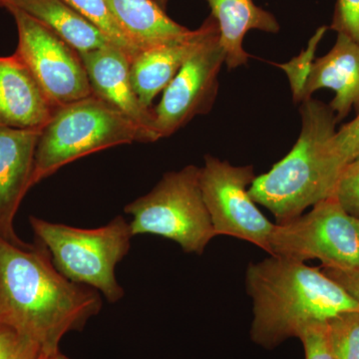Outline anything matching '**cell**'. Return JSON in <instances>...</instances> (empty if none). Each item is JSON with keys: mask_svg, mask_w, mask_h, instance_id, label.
I'll list each match as a JSON object with an SVG mask.
<instances>
[{"mask_svg": "<svg viewBox=\"0 0 359 359\" xmlns=\"http://www.w3.org/2000/svg\"><path fill=\"white\" fill-rule=\"evenodd\" d=\"M101 309L100 292L65 278L39 241L18 247L0 238V321L45 358L60 353L63 337L82 330Z\"/></svg>", "mask_w": 359, "mask_h": 359, "instance_id": "6da1fadb", "label": "cell"}, {"mask_svg": "<svg viewBox=\"0 0 359 359\" xmlns=\"http://www.w3.org/2000/svg\"><path fill=\"white\" fill-rule=\"evenodd\" d=\"M245 287L254 304L250 337L266 348L299 337L309 323L359 311L358 302L320 268L285 257L250 264Z\"/></svg>", "mask_w": 359, "mask_h": 359, "instance_id": "7a4b0ae2", "label": "cell"}, {"mask_svg": "<svg viewBox=\"0 0 359 359\" xmlns=\"http://www.w3.org/2000/svg\"><path fill=\"white\" fill-rule=\"evenodd\" d=\"M299 111L302 131L294 148L249 188L250 197L268 209L276 224L287 223L334 197L346 167L332 147L337 120L330 105L309 98Z\"/></svg>", "mask_w": 359, "mask_h": 359, "instance_id": "3957f363", "label": "cell"}, {"mask_svg": "<svg viewBox=\"0 0 359 359\" xmlns=\"http://www.w3.org/2000/svg\"><path fill=\"white\" fill-rule=\"evenodd\" d=\"M135 142L154 140L128 117L96 96L59 107L40 133L32 187L85 156Z\"/></svg>", "mask_w": 359, "mask_h": 359, "instance_id": "277c9868", "label": "cell"}, {"mask_svg": "<svg viewBox=\"0 0 359 359\" xmlns=\"http://www.w3.org/2000/svg\"><path fill=\"white\" fill-rule=\"evenodd\" d=\"M29 222L37 241L65 278L96 290L110 304L124 297L115 275L116 266L128 255L133 238L124 217L117 216L96 229L75 228L34 216Z\"/></svg>", "mask_w": 359, "mask_h": 359, "instance_id": "5b68a950", "label": "cell"}, {"mask_svg": "<svg viewBox=\"0 0 359 359\" xmlns=\"http://www.w3.org/2000/svg\"><path fill=\"white\" fill-rule=\"evenodd\" d=\"M133 237L160 236L184 252L201 256L217 237L200 186V168L189 165L165 174L153 190L124 209Z\"/></svg>", "mask_w": 359, "mask_h": 359, "instance_id": "8992f818", "label": "cell"}, {"mask_svg": "<svg viewBox=\"0 0 359 359\" xmlns=\"http://www.w3.org/2000/svg\"><path fill=\"white\" fill-rule=\"evenodd\" d=\"M269 254L304 263L320 259L323 266L359 268V219L334 197L321 201L308 214L276 224Z\"/></svg>", "mask_w": 359, "mask_h": 359, "instance_id": "52a82bcc", "label": "cell"}, {"mask_svg": "<svg viewBox=\"0 0 359 359\" xmlns=\"http://www.w3.org/2000/svg\"><path fill=\"white\" fill-rule=\"evenodd\" d=\"M6 9L18 26L16 55L56 108L93 95L83 61L74 48L18 7Z\"/></svg>", "mask_w": 359, "mask_h": 359, "instance_id": "ba28073f", "label": "cell"}, {"mask_svg": "<svg viewBox=\"0 0 359 359\" xmlns=\"http://www.w3.org/2000/svg\"><path fill=\"white\" fill-rule=\"evenodd\" d=\"M256 176L252 166H233L207 155L200 168V186L217 236L247 241L269 252L276 224L259 211L249 195Z\"/></svg>", "mask_w": 359, "mask_h": 359, "instance_id": "9c48e42d", "label": "cell"}, {"mask_svg": "<svg viewBox=\"0 0 359 359\" xmlns=\"http://www.w3.org/2000/svg\"><path fill=\"white\" fill-rule=\"evenodd\" d=\"M226 60L219 34L193 54L163 91L153 108L154 128L160 139L176 133L196 116L211 111L219 90V73Z\"/></svg>", "mask_w": 359, "mask_h": 359, "instance_id": "30bf717a", "label": "cell"}, {"mask_svg": "<svg viewBox=\"0 0 359 359\" xmlns=\"http://www.w3.org/2000/svg\"><path fill=\"white\" fill-rule=\"evenodd\" d=\"M42 129H16L0 124V238L18 245L16 215L26 193L32 188L35 152Z\"/></svg>", "mask_w": 359, "mask_h": 359, "instance_id": "8fae6325", "label": "cell"}, {"mask_svg": "<svg viewBox=\"0 0 359 359\" xmlns=\"http://www.w3.org/2000/svg\"><path fill=\"white\" fill-rule=\"evenodd\" d=\"M93 95L128 117L135 124L160 140L154 128L153 108L141 102L131 80V59L115 45L80 54Z\"/></svg>", "mask_w": 359, "mask_h": 359, "instance_id": "7c38bea8", "label": "cell"}, {"mask_svg": "<svg viewBox=\"0 0 359 359\" xmlns=\"http://www.w3.org/2000/svg\"><path fill=\"white\" fill-rule=\"evenodd\" d=\"M219 34L212 16L196 30L142 50L131 62V80L141 102L148 108L160 92L164 91L187 60Z\"/></svg>", "mask_w": 359, "mask_h": 359, "instance_id": "4fadbf2b", "label": "cell"}, {"mask_svg": "<svg viewBox=\"0 0 359 359\" xmlns=\"http://www.w3.org/2000/svg\"><path fill=\"white\" fill-rule=\"evenodd\" d=\"M57 109L15 53L0 57V124L43 129Z\"/></svg>", "mask_w": 359, "mask_h": 359, "instance_id": "5bb4252c", "label": "cell"}, {"mask_svg": "<svg viewBox=\"0 0 359 359\" xmlns=\"http://www.w3.org/2000/svg\"><path fill=\"white\" fill-rule=\"evenodd\" d=\"M334 90L330 107L337 120L344 119L353 108L359 112V44L339 33L332 50L314 61L304 86L302 102L320 89Z\"/></svg>", "mask_w": 359, "mask_h": 359, "instance_id": "9a60e30c", "label": "cell"}, {"mask_svg": "<svg viewBox=\"0 0 359 359\" xmlns=\"http://www.w3.org/2000/svg\"><path fill=\"white\" fill-rule=\"evenodd\" d=\"M212 16L218 23L219 43L226 54L229 69L247 65L249 53L243 41L250 30L278 33L280 27L273 14L257 6L252 0H207Z\"/></svg>", "mask_w": 359, "mask_h": 359, "instance_id": "2e32d148", "label": "cell"}, {"mask_svg": "<svg viewBox=\"0 0 359 359\" xmlns=\"http://www.w3.org/2000/svg\"><path fill=\"white\" fill-rule=\"evenodd\" d=\"M29 14L79 54L114 45L91 21L63 0H13L8 6Z\"/></svg>", "mask_w": 359, "mask_h": 359, "instance_id": "e0dca14e", "label": "cell"}, {"mask_svg": "<svg viewBox=\"0 0 359 359\" xmlns=\"http://www.w3.org/2000/svg\"><path fill=\"white\" fill-rule=\"evenodd\" d=\"M106 2L118 25L140 52L182 36L190 30L171 20L154 0Z\"/></svg>", "mask_w": 359, "mask_h": 359, "instance_id": "ac0fdd59", "label": "cell"}, {"mask_svg": "<svg viewBox=\"0 0 359 359\" xmlns=\"http://www.w3.org/2000/svg\"><path fill=\"white\" fill-rule=\"evenodd\" d=\"M68 6L91 21L118 48L121 49L131 61L140 53L131 40L121 29L111 13L106 0H63Z\"/></svg>", "mask_w": 359, "mask_h": 359, "instance_id": "d6986e66", "label": "cell"}, {"mask_svg": "<svg viewBox=\"0 0 359 359\" xmlns=\"http://www.w3.org/2000/svg\"><path fill=\"white\" fill-rule=\"evenodd\" d=\"M334 359H359V311L327 321Z\"/></svg>", "mask_w": 359, "mask_h": 359, "instance_id": "ffe728a7", "label": "cell"}, {"mask_svg": "<svg viewBox=\"0 0 359 359\" xmlns=\"http://www.w3.org/2000/svg\"><path fill=\"white\" fill-rule=\"evenodd\" d=\"M327 30V26H321L309 40L306 49L302 50L299 56L292 58L289 62L276 65L287 74L295 103L302 102L304 86L313 67L316 48Z\"/></svg>", "mask_w": 359, "mask_h": 359, "instance_id": "44dd1931", "label": "cell"}, {"mask_svg": "<svg viewBox=\"0 0 359 359\" xmlns=\"http://www.w3.org/2000/svg\"><path fill=\"white\" fill-rule=\"evenodd\" d=\"M45 358L32 340L15 328L0 321V359H40Z\"/></svg>", "mask_w": 359, "mask_h": 359, "instance_id": "7402d4cb", "label": "cell"}, {"mask_svg": "<svg viewBox=\"0 0 359 359\" xmlns=\"http://www.w3.org/2000/svg\"><path fill=\"white\" fill-rule=\"evenodd\" d=\"M334 197L351 216L359 219V157L342 170Z\"/></svg>", "mask_w": 359, "mask_h": 359, "instance_id": "603a6c76", "label": "cell"}, {"mask_svg": "<svg viewBox=\"0 0 359 359\" xmlns=\"http://www.w3.org/2000/svg\"><path fill=\"white\" fill-rule=\"evenodd\" d=\"M306 359H334L330 346L327 323H309L299 334Z\"/></svg>", "mask_w": 359, "mask_h": 359, "instance_id": "cb8c5ba5", "label": "cell"}, {"mask_svg": "<svg viewBox=\"0 0 359 359\" xmlns=\"http://www.w3.org/2000/svg\"><path fill=\"white\" fill-rule=\"evenodd\" d=\"M332 147L344 166L359 157V112L355 119L335 132Z\"/></svg>", "mask_w": 359, "mask_h": 359, "instance_id": "d4e9b609", "label": "cell"}, {"mask_svg": "<svg viewBox=\"0 0 359 359\" xmlns=\"http://www.w3.org/2000/svg\"><path fill=\"white\" fill-rule=\"evenodd\" d=\"M332 27L359 44V0H337Z\"/></svg>", "mask_w": 359, "mask_h": 359, "instance_id": "484cf974", "label": "cell"}, {"mask_svg": "<svg viewBox=\"0 0 359 359\" xmlns=\"http://www.w3.org/2000/svg\"><path fill=\"white\" fill-rule=\"evenodd\" d=\"M320 269L328 278L339 283L340 287L359 304V268L339 269L323 266Z\"/></svg>", "mask_w": 359, "mask_h": 359, "instance_id": "4316f807", "label": "cell"}, {"mask_svg": "<svg viewBox=\"0 0 359 359\" xmlns=\"http://www.w3.org/2000/svg\"><path fill=\"white\" fill-rule=\"evenodd\" d=\"M40 359H69L67 356H65V354L59 353L55 354V355L48 356V358H42Z\"/></svg>", "mask_w": 359, "mask_h": 359, "instance_id": "83f0119b", "label": "cell"}, {"mask_svg": "<svg viewBox=\"0 0 359 359\" xmlns=\"http://www.w3.org/2000/svg\"><path fill=\"white\" fill-rule=\"evenodd\" d=\"M154 1L161 7V8L166 11L168 0H154Z\"/></svg>", "mask_w": 359, "mask_h": 359, "instance_id": "f1b7e54d", "label": "cell"}, {"mask_svg": "<svg viewBox=\"0 0 359 359\" xmlns=\"http://www.w3.org/2000/svg\"><path fill=\"white\" fill-rule=\"evenodd\" d=\"M13 0H0V7H4L6 8V6H8Z\"/></svg>", "mask_w": 359, "mask_h": 359, "instance_id": "f546056e", "label": "cell"}]
</instances>
